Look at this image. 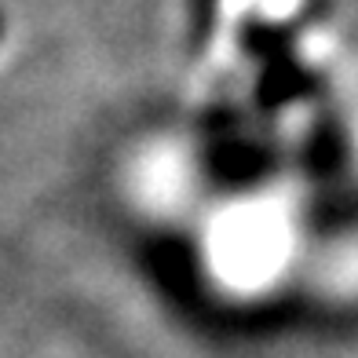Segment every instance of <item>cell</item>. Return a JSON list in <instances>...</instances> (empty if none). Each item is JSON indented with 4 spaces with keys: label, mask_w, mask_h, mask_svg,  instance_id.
Masks as SVG:
<instances>
[{
    "label": "cell",
    "mask_w": 358,
    "mask_h": 358,
    "mask_svg": "<svg viewBox=\"0 0 358 358\" xmlns=\"http://www.w3.org/2000/svg\"><path fill=\"white\" fill-rule=\"evenodd\" d=\"M318 77L315 70L300 66L296 59H274V62H264V73H259V85H256V95L264 106H282V103H292L300 95L315 92Z\"/></svg>",
    "instance_id": "obj_1"
},
{
    "label": "cell",
    "mask_w": 358,
    "mask_h": 358,
    "mask_svg": "<svg viewBox=\"0 0 358 358\" xmlns=\"http://www.w3.org/2000/svg\"><path fill=\"white\" fill-rule=\"evenodd\" d=\"M216 19H220V0H187V29H190L194 52H201L213 41Z\"/></svg>",
    "instance_id": "obj_3"
},
{
    "label": "cell",
    "mask_w": 358,
    "mask_h": 358,
    "mask_svg": "<svg viewBox=\"0 0 358 358\" xmlns=\"http://www.w3.org/2000/svg\"><path fill=\"white\" fill-rule=\"evenodd\" d=\"M238 41L245 48V55L259 59V62H274V59H289L292 55V44H296V34L289 26L278 22H267V19H256L249 15L238 29Z\"/></svg>",
    "instance_id": "obj_2"
},
{
    "label": "cell",
    "mask_w": 358,
    "mask_h": 358,
    "mask_svg": "<svg viewBox=\"0 0 358 358\" xmlns=\"http://www.w3.org/2000/svg\"><path fill=\"white\" fill-rule=\"evenodd\" d=\"M0 29H4V19H0Z\"/></svg>",
    "instance_id": "obj_4"
}]
</instances>
